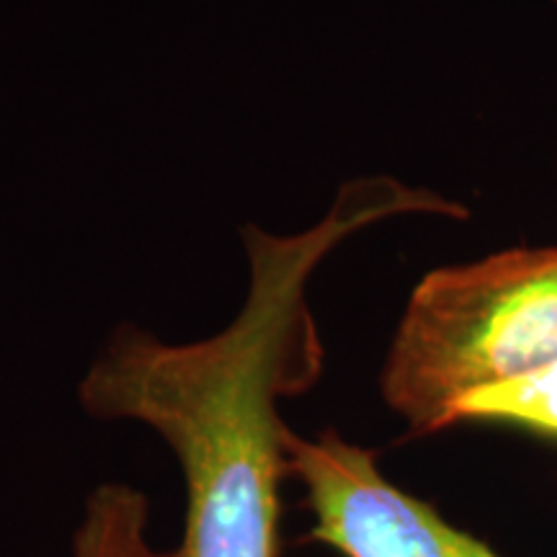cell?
<instances>
[{"instance_id": "6da1fadb", "label": "cell", "mask_w": 557, "mask_h": 557, "mask_svg": "<svg viewBox=\"0 0 557 557\" xmlns=\"http://www.w3.org/2000/svg\"><path fill=\"white\" fill-rule=\"evenodd\" d=\"M470 209L395 176L338 186L329 212L299 233L246 222L248 292L212 336L171 344L135 323L111 331L78 385L86 413L135 421L169 444L186 483V527L176 553L158 557H276L278 491L289 475L292 431L282 403L318 385L325 348L310 308L323 261L369 225Z\"/></svg>"}, {"instance_id": "7a4b0ae2", "label": "cell", "mask_w": 557, "mask_h": 557, "mask_svg": "<svg viewBox=\"0 0 557 557\" xmlns=\"http://www.w3.org/2000/svg\"><path fill=\"white\" fill-rule=\"evenodd\" d=\"M557 359V248H508L429 271L382 367V398L413 434L449 426L478 389Z\"/></svg>"}, {"instance_id": "3957f363", "label": "cell", "mask_w": 557, "mask_h": 557, "mask_svg": "<svg viewBox=\"0 0 557 557\" xmlns=\"http://www.w3.org/2000/svg\"><path fill=\"white\" fill-rule=\"evenodd\" d=\"M289 475L305 487L312 537L344 557H498L382 475L377 457L336 431L289 438Z\"/></svg>"}, {"instance_id": "277c9868", "label": "cell", "mask_w": 557, "mask_h": 557, "mask_svg": "<svg viewBox=\"0 0 557 557\" xmlns=\"http://www.w3.org/2000/svg\"><path fill=\"white\" fill-rule=\"evenodd\" d=\"M148 500L122 483H107L90 493L73 557H158L145 537Z\"/></svg>"}, {"instance_id": "5b68a950", "label": "cell", "mask_w": 557, "mask_h": 557, "mask_svg": "<svg viewBox=\"0 0 557 557\" xmlns=\"http://www.w3.org/2000/svg\"><path fill=\"white\" fill-rule=\"evenodd\" d=\"M462 421H504L557 436V359L462 398L449 426Z\"/></svg>"}]
</instances>
